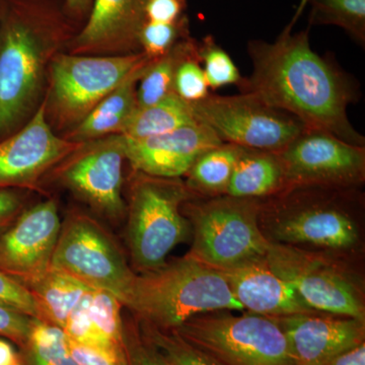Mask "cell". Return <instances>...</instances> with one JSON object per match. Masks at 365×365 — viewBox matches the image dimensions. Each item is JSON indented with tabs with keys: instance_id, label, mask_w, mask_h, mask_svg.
Returning a JSON list of instances; mask_svg holds the SVG:
<instances>
[{
	"instance_id": "obj_1",
	"label": "cell",
	"mask_w": 365,
	"mask_h": 365,
	"mask_svg": "<svg viewBox=\"0 0 365 365\" xmlns=\"http://www.w3.org/2000/svg\"><path fill=\"white\" fill-rule=\"evenodd\" d=\"M287 24L274 42L250 40L253 64L249 78L239 83L269 107L287 112L307 128L323 130L346 143L364 146L365 137L348 118V107L359 98L354 81L309 43V26L292 33Z\"/></svg>"
},
{
	"instance_id": "obj_2",
	"label": "cell",
	"mask_w": 365,
	"mask_h": 365,
	"mask_svg": "<svg viewBox=\"0 0 365 365\" xmlns=\"http://www.w3.org/2000/svg\"><path fill=\"white\" fill-rule=\"evenodd\" d=\"M79 30L64 0H0V140L39 109L52 60Z\"/></svg>"
},
{
	"instance_id": "obj_3",
	"label": "cell",
	"mask_w": 365,
	"mask_h": 365,
	"mask_svg": "<svg viewBox=\"0 0 365 365\" xmlns=\"http://www.w3.org/2000/svg\"><path fill=\"white\" fill-rule=\"evenodd\" d=\"M355 189L287 188L261 201L260 225L269 241L346 252L357 246Z\"/></svg>"
},
{
	"instance_id": "obj_4",
	"label": "cell",
	"mask_w": 365,
	"mask_h": 365,
	"mask_svg": "<svg viewBox=\"0 0 365 365\" xmlns=\"http://www.w3.org/2000/svg\"><path fill=\"white\" fill-rule=\"evenodd\" d=\"M126 307L139 322L162 330H174L199 314L244 309L222 273L188 254L136 274Z\"/></svg>"
},
{
	"instance_id": "obj_5",
	"label": "cell",
	"mask_w": 365,
	"mask_h": 365,
	"mask_svg": "<svg viewBox=\"0 0 365 365\" xmlns=\"http://www.w3.org/2000/svg\"><path fill=\"white\" fill-rule=\"evenodd\" d=\"M194 197L181 178L134 170L126 215L127 240L136 270L144 273L162 267L170 252L189 239L191 227L182 206Z\"/></svg>"
},
{
	"instance_id": "obj_6",
	"label": "cell",
	"mask_w": 365,
	"mask_h": 365,
	"mask_svg": "<svg viewBox=\"0 0 365 365\" xmlns=\"http://www.w3.org/2000/svg\"><path fill=\"white\" fill-rule=\"evenodd\" d=\"M261 201L194 197L182 206L193 235L188 255L217 270L266 257L270 241L260 225Z\"/></svg>"
},
{
	"instance_id": "obj_7",
	"label": "cell",
	"mask_w": 365,
	"mask_h": 365,
	"mask_svg": "<svg viewBox=\"0 0 365 365\" xmlns=\"http://www.w3.org/2000/svg\"><path fill=\"white\" fill-rule=\"evenodd\" d=\"M150 59L143 52L119 56L59 53L50 64L43 106L53 131L62 136Z\"/></svg>"
},
{
	"instance_id": "obj_8",
	"label": "cell",
	"mask_w": 365,
	"mask_h": 365,
	"mask_svg": "<svg viewBox=\"0 0 365 365\" xmlns=\"http://www.w3.org/2000/svg\"><path fill=\"white\" fill-rule=\"evenodd\" d=\"M172 331L223 365H297L272 317L215 312L194 317Z\"/></svg>"
},
{
	"instance_id": "obj_9",
	"label": "cell",
	"mask_w": 365,
	"mask_h": 365,
	"mask_svg": "<svg viewBox=\"0 0 365 365\" xmlns=\"http://www.w3.org/2000/svg\"><path fill=\"white\" fill-rule=\"evenodd\" d=\"M51 268L111 292L123 307L136 277L114 237L95 218L76 210L62 222Z\"/></svg>"
},
{
	"instance_id": "obj_10",
	"label": "cell",
	"mask_w": 365,
	"mask_h": 365,
	"mask_svg": "<svg viewBox=\"0 0 365 365\" xmlns=\"http://www.w3.org/2000/svg\"><path fill=\"white\" fill-rule=\"evenodd\" d=\"M266 261L314 311L365 321L361 284L328 255L271 242Z\"/></svg>"
},
{
	"instance_id": "obj_11",
	"label": "cell",
	"mask_w": 365,
	"mask_h": 365,
	"mask_svg": "<svg viewBox=\"0 0 365 365\" xmlns=\"http://www.w3.org/2000/svg\"><path fill=\"white\" fill-rule=\"evenodd\" d=\"M191 106L197 121L208 126L222 143L241 148L279 153L307 128L297 118L250 93H209Z\"/></svg>"
},
{
	"instance_id": "obj_12",
	"label": "cell",
	"mask_w": 365,
	"mask_h": 365,
	"mask_svg": "<svg viewBox=\"0 0 365 365\" xmlns=\"http://www.w3.org/2000/svg\"><path fill=\"white\" fill-rule=\"evenodd\" d=\"M125 160L124 136L114 134L79 143L51 172L74 196L117 222L127 211L122 197Z\"/></svg>"
},
{
	"instance_id": "obj_13",
	"label": "cell",
	"mask_w": 365,
	"mask_h": 365,
	"mask_svg": "<svg viewBox=\"0 0 365 365\" xmlns=\"http://www.w3.org/2000/svg\"><path fill=\"white\" fill-rule=\"evenodd\" d=\"M277 153L285 189L357 188L365 179V146L346 143L329 132L304 128Z\"/></svg>"
},
{
	"instance_id": "obj_14",
	"label": "cell",
	"mask_w": 365,
	"mask_h": 365,
	"mask_svg": "<svg viewBox=\"0 0 365 365\" xmlns=\"http://www.w3.org/2000/svg\"><path fill=\"white\" fill-rule=\"evenodd\" d=\"M61 225L54 199L28 206L0 235V270L26 288L39 280L51 268Z\"/></svg>"
},
{
	"instance_id": "obj_15",
	"label": "cell",
	"mask_w": 365,
	"mask_h": 365,
	"mask_svg": "<svg viewBox=\"0 0 365 365\" xmlns=\"http://www.w3.org/2000/svg\"><path fill=\"white\" fill-rule=\"evenodd\" d=\"M78 145L52 130L42 102L28 123L0 140V190L37 191L43 177Z\"/></svg>"
},
{
	"instance_id": "obj_16",
	"label": "cell",
	"mask_w": 365,
	"mask_h": 365,
	"mask_svg": "<svg viewBox=\"0 0 365 365\" xmlns=\"http://www.w3.org/2000/svg\"><path fill=\"white\" fill-rule=\"evenodd\" d=\"M148 0H93L90 16L67 45L74 55L119 56L140 53L139 34Z\"/></svg>"
},
{
	"instance_id": "obj_17",
	"label": "cell",
	"mask_w": 365,
	"mask_h": 365,
	"mask_svg": "<svg viewBox=\"0 0 365 365\" xmlns=\"http://www.w3.org/2000/svg\"><path fill=\"white\" fill-rule=\"evenodd\" d=\"M281 327L297 365H327L365 342V321L321 313L272 317Z\"/></svg>"
},
{
	"instance_id": "obj_18",
	"label": "cell",
	"mask_w": 365,
	"mask_h": 365,
	"mask_svg": "<svg viewBox=\"0 0 365 365\" xmlns=\"http://www.w3.org/2000/svg\"><path fill=\"white\" fill-rule=\"evenodd\" d=\"M125 139L126 160L133 170L148 176L181 178L196 158L222 141L208 126L196 123L180 127L162 135Z\"/></svg>"
},
{
	"instance_id": "obj_19",
	"label": "cell",
	"mask_w": 365,
	"mask_h": 365,
	"mask_svg": "<svg viewBox=\"0 0 365 365\" xmlns=\"http://www.w3.org/2000/svg\"><path fill=\"white\" fill-rule=\"evenodd\" d=\"M220 272L235 299L250 313L266 317L316 313L292 285L273 272L266 257L245 262Z\"/></svg>"
},
{
	"instance_id": "obj_20",
	"label": "cell",
	"mask_w": 365,
	"mask_h": 365,
	"mask_svg": "<svg viewBox=\"0 0 365 365\" xmlns=\"http://www.w3.org/2000/svg\"><path fill=\"white\" fill-rule=\"evenodd\" d=\"M151 60L132 72L123 83L93 108L72 130L62 135L72 143H81L101 137L123 133L137 108L136 90L139 79Z\"/></svg>"
},
{
	"instance_id": "obj_21",
	"label": "cell",
	"mask_w": 365,
	"mask_h": 365,
	"mask_svg": "<svg viewBox=\"0 0 365 365\" xmlns=\"http://www.w3.org/2000/svg\"><path fill=\"white\" fill-rule=\"evenodd\" d=\"M284 189V174L277 153L242 148L227 195L264 200Z\"/></svg>"
},
{
	"instance_id": "obj_22",
	"label": "cell",
	"mask_w": 365,
	"mask_h": 365,
	"mask_svg": "<svg viewBox=\"0 0 365 365\" xmlns=\"http://www.w3.org/2000/svg\"><path fill=\"white\" fill-rule=\"evenodd\" d=\"M28 289L39 309L41 322L63 330L72 311L91 288L68 274L50 268Z\"/></svg>"
},
{
	"instance_id": "obj_23",
	"label": "cell",
	"mask_w": 365,
	"mask_h": 365,
	"mask_svg": "<svg viewBox=\"0 0 365 365\" xmlns=\"http://www.w3.org/2000/svg\"><path fill=\"white\" fill-rule=\"evenodd\" d=\"M242 150L241 146L222 143L204 151L185 175V184L197 197L227 195Z\"/></svg>"
},
{
	"instance_id": "obj_24",
	"label": "cell",
	"mask_w": 365,
	"mask_h": 365,
	"mask_svg": "<svg viewBox=\"0 0 365 365\" xmlns=\"http://www.w3.org/2000/svg\"><path fill=\"white\" fill-rule=\"evenodd\" d=\"M196 122L191 104L172 93L155 104L137 108L122 135L131 139L148 138Z\"/></svg>"
},
{
	"instance_id": "obj_25",
	"label": "cell",
	"mask_w": 365,
	"mask_h": 365,
	"mask_svg": "<svg viewBox=\"0 0 365 365\" xmlns=\"http://www.w3.org/2000/svg\"><path fill=\"white\" fill-rule=\"evenodd\" d=\"M199 41L189 37L178 43L165 56L151 60L137 85L138 108L148 107L175 93V76L182 59L198 47Z\"/></svg>"
},
{
	"instance_id": "obj_26",
	"label": "cell",
	"mask_w": 365,
	"mask_h": 365,
	"mask_svg": "<svg viewBox=\"0 0 365 365\" xmlns=\"http://www.w3.org/2000/svg\"><path fill=\"white\" fill-rule=\"evenodd\" d=\"M309 26H335L365 46V0H309Z\"/></svg>"
},
{
	"instance_id": "obj_27",
	"label": "cell",
	"mask_w": 365,
	"mask_h": 365,
	"mask_svg": "<svg viewBox=\"0 0 365 365\" xmlns=\"http://www.w3.org/2000/svg\"><path fill=\"white\" fill-rule=\"evenodd\" d=\"M18 356L23 365H78L69 352L63 330L40 321Z\"/></svg>"
},
{
	"instance_id": "obj_28",
	"label": "cell",
	"mask_w": 365,
	"mask_h": 365,
	"mask_svg": "<svg viewBox=\"0 0 365 365\" xmlns=\"http://www.w3.org/2000/svg\"><path fill=\"white\" fill-rule=\"evenodd\" d=\"M137 322L144 337L158 348L170 365H223L174 331L162 330L150 324L139 322L138 319Z\"/></svg>"
},
{
	"instance_id": "obj_29",
	"label": "cell",
	"mask_w": 365,
	"mask_h": 365,
	"mask_svg": "<svg viewBox=\"0 0 365 365\" xmlns=\"http://www.w3.org/2000/svg\"><path fill=\"white\" fill-rule=\"evenodd\" d=\"M123 304L111 292L91 289L90 314L98 332L115 347L124 350Z\"/></svg>"
},
{
	"instance_id": "obj_30",
	"label": "cell",
	"mask_w": 365,
	"mask_h": 365,
	"mask_svg": "<svg viewBox=\"0 0 365 365\" xmlns=\"http://www.w3.org/2000/svg\"><path fill=\"white\" fill-rule=\"evenodd\" d=\"M191 37L188 16L175 23L146 21L139 34L141 52L150 60L168 54L182 40Z\"/></svg>"
},
{
	"instance_id": "obj_31",
	"label": "cell",
	"mask_w": 365,
	"mask_h": 365,
	"mask_svg": "<svg viewBox=\"0 0 365 365\" xmlns=\"http://www.w3.org/2000/svg\"><path fill=\"white\" fill-rule=\"evenodd\" d=\"M198 53L209 88L217 90L241 83L242 78L234 60L212 36H206L199 42Z\"/></svg>"
},
{
	"instance_id": "obj_32",
	"label": "cell",
	"mask_w": 365,
	"mask_h": 365,
	"mask_svg": "<svg viewBox=\"0 0 365 365\" xmlns=\"http://www.w3.org/2000/svg\"><path fill=\"white\" fill-rule=\"evenodd\" d=\"M93 289V288H91ZM88 290L72 311L67 319L63 332L68 339L81 344L96 346L111 351L125 354V350L115 347L98 332L90 314L91 292Z\"/></svg>"
},
{
	"instance_id": "obj_33",
	"label": "cell",
	"mask_w": 365,
	"mask_h": 365,
	"mask_svg": "<svg viewBox=\"0 0 365 365\" xmlns=\"http://www.w3.org/2000/svg\"><path fill=\"white\" fill-rule=\"evenodd\" d=\"M198 47L182 60L175 76V93L190 104L203 100L210 93L199 58Z\"/></svg>"
},
{
	"instance_id": "obj_34",
	"label": "cell",
	"mask_w": 365,
	"mask_h": 365,
	"mask_svg": "<svg viewBox=\"0 0 365 365\" xmlns=\"http://www.w3.org/2000/svg\"><path fill=\"white\" fill-rule=\"evenodd\" d=\"M123 345L127 365H170L158 348L144 337L133 316L123 319Z\"/></svg>"
},
{
	"instance_id": "obj_35",
	"label": "cell",
	"mask_w": 365,
	"mask_h": 365,
	"mask_svg": "<svg viewBox=\"0 0 365 365\" xmlns=\"http://www.w3.org/2000/svg\"><path fill=\"white\" fill-rule=\"evenodd\" d=\"M0 302L41 322L39 309L30 290L11 276L2 272L1 270H0Z\"/></svg>"
},
{
	"instance_id": "obj_36",
	"label": "cell",
	"mask_w": 365,
	"mask_h": 365,
	"mask_svg": "<svg viewBox=\"0 0 365 365\" xmlns=\"http://www.w3.org/2000/svg\"><path fill=\"white\" fill-rule=\"evenodd\" d=\"M37 322L38 319L0 302V336L13 341L19 347L26 344Z\"/></svg>"
},
{
	"instance_id": "obj_37",
	"label": "cell",
	"mask_w": 365,
	"mask_h": 365,
	"mask_svg": "<svg viewBox=\"0 0 365 365\" xmlns=\"http://www.w3.org/2000/svg\"><path fill=\"white\" fill-rule=\"evenodd\" d=\"M67 345L72 359L78 365H127L126 355L121 353L96 346L81 344L68 338Z\"/></svg>"
},
{
	"instance_id": "obj_38",
	"label": "cell",
	"mask_w": 365,
	"mask_h": 365,
	"mask_svg": "<svg viewBox=\"0 0 365 365\" xmlns=\"http://www.w3.org/2000/svg\"><path fill=\"white\" fill-rule=\"evenodd\" d=\"M26 190H0V235L11 227L21 213L28 207Z\"/></svg>"
},
{
	"instance_id": "obj_39",
	"label": "cell",
	"mask_w": 365,
	"mask_h": 365,
	"mask_svg": "<svg viewBox=\"0 0 365 365\" xmlns=\"http://www.w3.org/2000/svg\"><path fill=\"white\" fill-rule=\"evenodd\" d=\"M188 0H148L145 21L175 23L187 16Z\"/></svg>"
},
{
	"instance_id": "obj_40",
	"label": "cell",
	"mask_w": 365,
	"mask_h": 365,
	"mask_svg": "<svg viewBox=\"0 0 365 365\" xmlns=\"http://www.w3.org/2000/svg\"><path fill=\"white\" fill-rule=\"evenodd\" d=\"M93 2V0H64L67 14L79 29H81L88 20Z\"/></svg>"
},
{
	"instance_id": "obj_41",
	"label": "cell",
	"mask_w": 365,
	"mask_h": 365,
	"mask_svg": "<svg viewBox=\"0 0 365 365\" xmlns=\"http://www.w3.org/2000/svg\"><path fill=\"white\" fill-rule=\"evenodd\" d=\"M327 365H365V342L340 353Z\"/></svg>"
},
{
	"instance_id": "obj_42",
	"label": "cell",
	"mask_w": 365,
	"mask_h": 365,
	"mask_svg": "<svg viewBox=\"0 0 365 365\" xmlns=\"http://www.w3.org/2000/svg\"><path fill=\"white\" fill-rule=\"evenodd\" d=\"M16 361H19V356L13 346L7 341L0 339V365H11Z\"/></svg>"
},
{
	"instance_id": "obj_43",
	"label": "cell",
	"mask_w": 365,
	"mask_h": 365,
	"mask_svg": "<svg viewBox=\"0 0 365 365\" xmlns=\"http://www.w3.org/2000/svg\"><path fill=\"white\" fill-rule=\"evenodd\" d=\"M309 0H300L299 6L297 7V11H295V14L294 18L292 19V21H289L290 25L294 26L297 21H299L300 16H302V11L306 9L307 4H309Z\"/></svg>"
},
{
	"instance_id": "obj_44",
	"label": "cell",
	"mask_w": 365,
	"mask_h": 365,
	"mask_svg": "<svg viewBox=\"0 0 365 365\" xmlns=\"http://www.w3.org/2000/svg\"><path fill=\"white\" fill-rule=\"evenodd\" d=\"M11 365H23V364H21L20 362V360H19V361L14 362V364H13Z\"/></svg>"
}]
</instances>
